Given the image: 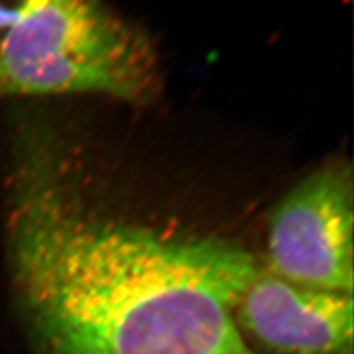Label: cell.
Masks as SVG:
<instances>
[{
  "label": "cell",
  "instance_id": "1",
  "mask_svg": "<svg viewBox=\"0 0 354 354\" xmlns=\"http://www.w3.org/2000/svg\"><path fill=\"white\" fill-rule=\"evenodd\" d=\"M14 257L49 354H259L235 308L260 268L234 241L99 212L58 136L18 129Z\"/></svg>",
  "mask_w": 354,
  "mask_h": 354
},
{
  "label": "cell",
  "instance_id": "2",
  "mask_svg": "<svg viewBox=\"0 0 354 354\" xmlns=\"http://www.w3.org/2000/svg\"><path fill=\"white\" fill-rule=\"evenodd\" d=\"M157 84L152 43L102 0H48L0 40V97L83 93L143 102Z\"/></svg>",
  "mask_w": 354,
  "mask_h": 354
},
{
  "label": "cell",
  "instance_id": "3",
  "mask_svg": "<svg viewBox=\"0 0 354 354\" xmlns=\"http://www.w3.org/2000/svg\"><path fill=\"white\" fill-rule=\"evenodd\" d=\"M354 185L348 164L320 167L274 207L268 270L315 290L353 295Z\"/></svg>",
  "mask_w": 354,
  "mask_h": 354
},
{
  "label": "cell",
  "instance_id": "4",
  "mask_svg": "<svg viewBox=\"0 0 354 354\" xmlns=\"http://www.w3.org/2000/svg\"><path fill=\"white\" fill-rule=\"evenodd\" d=\"M235 325L268 354H353V295L260 269L235 308Z\"/></svg>",
  "mask_w": 354,
  "mask_h": 354
},
{
  "label": "cell",
  "instance_id": "5",
  "mask_svg": "<svg viewBox=\"0 0 354 354\" xmlns=\"http://www.w3.org/2000/svg\"><path fill=\"white\" fill-rule=\"evenodd\" d=\"M48 0H0V30H8Z\"/></svg>",
  "mask_w": 354,
  "mask_h": 354
}]
</instances>
